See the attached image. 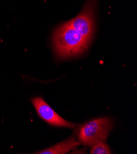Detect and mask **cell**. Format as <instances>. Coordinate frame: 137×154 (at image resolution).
<instances>
[{
    "label": "cell",
    "mask_w": 137,
    "mask_h": 154,
    "mask_svg": "<svg viewBox=\"0 0 137 154\" xmlns=\"http://www.w3.org/2000/svg\"><path fill=\"white\" fill-rule=\"evenodd\" d=\"M89 43L87 39L67 22L58 27L52 36V45L55 55L60 59L80 55L88 49Z\"/></svg>",
    "instance_id": "1"
},
{
    "label": "cell",
    "mask_w": 137,
    "mask_h": 154,
    "mask_svg": "<svg viewBox=\"0 0 137 154\" xmlns=\"http://www.w3.org/2000/svg\"><path fill=\"white\" fill-rule=\"evenodd\" d=\"M113 127V121L109 117L90 120L79 129L78 140L81 143L88 146L104 142Z\"/></svg>",
    "instance_id": "2"
},
{
    "label": "cell",
    "mask_w": 137,
    "mask_h": 154,
    "mask_svg": "<svg viewBox=\"0 0 137 154\" xmlns=\"http://www.w3.org/2000/svg\"><path fill=\"white\" fill-rule=\"evenodd\" d=\"M96 0H87L80 14L67 22L75 30L90 41L94 33V11Z\"/></svg>",
    "instance_id": "3"
},
{
    "label": "cell",
    "mask_w": 137,
    "mask_h": 154,
    "mask_svg": "<svg viewBox=\"0 0 137 154\" xmlns=\"http://www.w3.org/2000/svg\"><path fill=\"white\" fill-rule=\"evenodd\" d=\"M32 102L39 117L51 125L69 128H74L78 126L61 117L42 98H34Z\"/></svg>",
    "instance_id": "4"
},
{
    "label": "cell",
    "mask_w": 137,
    "mask_h": 154,
    "mask_svg": "<svg viewBox=\"0 0 137 154\" xmlns=\"http://www.w3.org/2000/svg\"><path fill=\"white\" fill-rule=\"evenodd\" d=\"M81 144L79 141H76L74 136H71L65 141L61 142L47 149L42 150L36 153L39 154H64L74 149Z\"/></svg>",
    "instance_id": "5"
},
{
    "label": "cell",
    "mask_w": 137,
    "mask_h": 154,
    "mask_svg": "<svg viewBox=\"0 0 137 154\" xmlns=\"http://www.w3.org/2000/svg\"><path fill=\"white\" fill-rule=\"evenodd\" d=\"M90 153L91 154H110L112 152L109 146L104 142H100L92 146Z\"/></svg>",
    "instance_id": "6"
}]
</instances>
